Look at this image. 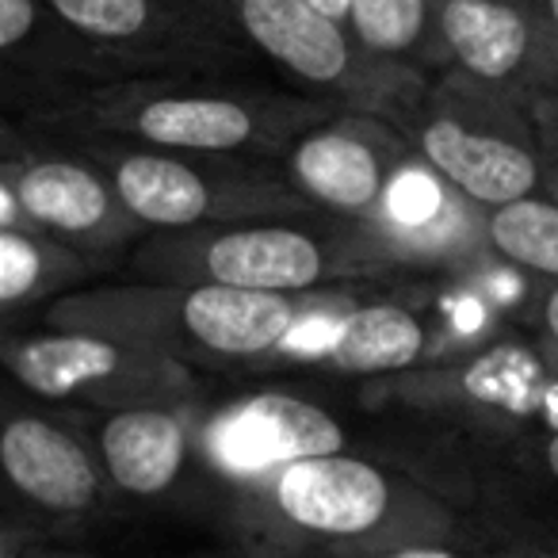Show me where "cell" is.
<instances>
[{
    "mask_svg": "<svg viewBox=\"0 0 558 558\" xmlns=\"http://www.w3.org/2000/svg\"><path fill=\"white\" fill-rule=\"evenodd\" d=\"M226 532L248 558H356L410 543L489 547L486 527L456 497L375 451L295 459L233 489Z\"/></svg>",
    "mask_w": 558,
    "mask_h": 558,
    "instance_id": "cell-1",
    "label": "cell"
},
{
    "mask_svg": "<svg viewBox=\"0 0 558 558\" xmlns=\"http://www.w3.org/2000/svg\"><path fill=\"white\" fill-rule=\"evenodd\" d=\"M337 111L341 108L326 100L283 85L245 81L241 73H165L100 88L32 131L100 134L184 154L283 161L306 131Z\"/></svg>",
    "mask_w": 558,
    "mask_h": 558,
    "instance_id": "cell-2",
    "label": "cell"
},
{
    "mask_svg": "<svg viewBox=\"0 0 558 558\" xmlns=\"http://www.w3.org/2000/svg\"><path fill=\"white\" fill-rule=\"evenodd\" d=\"M333 303L329 295H264V291L207 288V283H157L123 279L93 283L58 299L35 329H81L134 349L161 352L195 372L215 367H264L288 349Z\"/></svg>",
    "mask_w": 558,
    "mask_h": 558,
    "instance_id": "cell-3",
    "label": "cell"
},
{
    "mask_svg": "<svg viewBox=\"0 0 558 558\" xmlns=\"http://www.w3.org/2000/svg\"><path fill=\"white\" fill-rule=\"evenodd\" d=\"M126 268L134 279L207 283L264 295H329L398 276L395 264L356 226L322 210L149 233L134 245Z\"/></svg>",
    "mask_w": 558,
    "mask_h": 558,
    "instance_id": "cell-4",
    "label": "cell"
},
{
    "mask_svg": "<svg viewBox=\"0 0 558 558\" xmlns=\"http://www.w3.org/2000/svg\"><path fill=\"white\" fill-rule=\"evenodd\" d=\"M360 402L383 417L444 428L459 456L558 421V349L505 329L456 356L364 383Z\"/></svg>",
    "mask_w": 558,
    "mask_h": 558,
    "instance_id": "cell-5",
    "label": "cell"
},
{
    "mask_svg": "<svg viewBox=\"0 0 558 558\" xmlns=\"http://www.w3.org/2000/svg\"><path fill=\"white\" fill-rule=\"evenodd\" d=\"M65 138H73L100 165L119 199L146 222L149 233L295 218L314 210L295 192L279 161L184 154V149L138 146L100 134H65Z\"/></svg>",
    "mask_w": 558,
    "mask_h": 558,
    "instance_id": "cell-6",
    "label": "cell"
},
{
    "mask_svg": "<svg viewBox=\"0 0 558 558\" xmlns=\"http://www.w3.org/2000/svg\"><path fill=\"white\" fill-rule=\"evenodd\" d=\"M402 134L428 169L486 210L547 195L550 157L535 123V104L509 88L463 70H444Z\"/></svg>",
    "mask_w": 558,
    "mask_h": 558,
    "instance_id": "cell-7",
    "label": "cell"
},
{
    "mask_svg": "<svg viewBox=\"0 0 558 558\" xmlns=\"http://www.w3.org/2000/svg\"><path fill=\"white\" fill-rule=\"evenodd\" d=\"M253 50L295 93L326 100L341 111H367L398 131L410 126L425 100L433 73L372 54L349 24L311 0H226Z\"/></svg>",
    "mask_w": 558,
    "mask_h": 558,
    "instance_id": "cell-8",
    "label": "cell"
},
{
    "mask_svg": "<svg viewBox=\"0 0 558 558\" xmlns=\"http://www.w3.org/2000/svg\"><path fill=\"white\" fill-rule=\"evenodd\" d=\"M0 360L12 387L58 410H146L207 402V383L192 364L81 329L4 333Z\"/></svg>",
    "mask_w": 558,
    "mask_h": 558,
    "instance_id": "cell-9",
    "label": "cell"
},
{
    "mask_svg": "<svg viewBox=\"0 0 558 558\" xmlns=\"http://www.w3.org/2000/svg\"><path fill=\"white\" fill-rule=\"evenodd\" d=\"M0 187L24 207V222L85 253L104 271L131 260L149 238L146 222L119 199L104 169L65 134H47L4 119Z\"/></svg>",
    "mask_w": 558,
    "mask_h": 558,
    "instance_id": "cell-10",
    "label": "cell"
},
{
    "mask_svg": "<svg viewBox=\"0 0 558 558\" xmlns=\"http://www.w3.org/2000/svg\"><path fill=\"white\" fill-rule=\"evenodd\" d=\"M126 81L241 73L256 62L226 0H47Z\"/></svg>",
    "mask_w": 558,
    "mask_h": 558,
    "instance_id": "cell-11",
    "label": "cell"
},
{
    "mask_svg": "<svg viewBox=\"0 0 558 558\" xmlns=\"http://www.w3.org/2000/svg\"><path fill=\"white\" fill-rule=\"evenodd\" d=\"M360 451V436L333 405L306 390H253L203 410L199 471L215 494H233L295 459Z\"/></svg>",
    "mask_w": 558,
    "mask_h": 558,
    "instance_id": "cell-12",
    "label": "cell"
},
{
    "mask_svg": "<svg viewBox=\"0 0 558 558\" xmlns=\"http://www.w3.org/2000/svg\"><path fill=\"white\" fill-rule=\"evenodd\" d=\"M0 466L12 501L43 527H96L119 512L93 440L47 402L9 398L0 425Z\"/></svg>",
    "mask_w": 558,
    "mask_h": 558,
    "instance_id": "cell-13",
    "label": "cell"
},
{
    "mask_svg": "<svg viewBox=\"0 0 558 558\" xmlns=\"http://www.w3.org/2000/svg\"><path fill=\"white\" fill-rule=\"evenodd\" d=\"M413 161L417 149L395 123L367 111H337L306 131L279 165L314 210L364 226Z\"/></svg>",
    "mask_w": 558,
    "mask_h": 558,
    "instance_id": "cell-14",
    "label": "cell"
},
{
    "mask_svg": "<svg viewBox=\"0 0 558 558\" xmlns=\"http://www.w3.org/2000/svg\"><path fill=\"white\" fill-rule=\"evenodd\" d=\"M126 81L47 0H0L4 119L35 126L85 96Z\"/></svg>",
    "mask_w": 558,
    "mask_h": 558,
    "instance_id": "cell-15",
    "label": "cell"
},
{
    "mask_svg": "<svg viewBox=\"0 0 558 558\" xmlns=\"http://www.w3.org/2000/svg\"><path fill=\"white\" fill-rule=\"evenodd\" d=\"M207 402L62 413L93 440L119 509H157L187 501L195 478H203L199 421Z\"/></svg>",
    "mask_w": 558,
    "mask_h": 558,
    "instance_id": "cell-16",
    "label": "cell"
},
{
    "mask_svg": "<svg viewBox=\"0 0 558 558\" xmlns=\"http://www.w3.org/2000/svg\"><path fill=\"white\" fill-rule=\"evenodd\" d=\"M459 505L501 543L558 550V421L456 456Z\"/></svg>",
    "mask_w": 558,
    "mask_h": 558,
    "instance_id": "cell-17",
    "label": "cell"
},
{
    "mask_svg": "<svg viewBox=\"0 0 558 558\" xmlns=\"http://www.w3.org/2000/svg\"><path fill=\"white\" fill-rule=\"evenodd\" d=\"M448 70L543 100L558 93V32L532 0H436Z\"/></svg>",
    "mask_w": 558,
    "mask_h": 558,
    "instance_id": "cell-18",
    "label": "cell"
},
{
    "mask_svg": "<svg viewBox=\"0 0 558 558\" xmlns=\"http://www.w3.org/2000/svg\"><path fill=\"white\" fill-rule=\"evenodd\" d=\"M398 276L436 268H463L489 253L486 207L466 199L425 161H413L390 187L379 215L356 226Z\"/></svg>",
    "mask_w": 558,
    "mask_h": 558,
    "instance_id": "cell-19",
    "label": "cell"
},
{
    "mask_svg": "<svg viewBox=\"0 0 558 558\" xmlns=\"http://www.w3.org/2000/svg\"><path fill=\"white\" fill-rule=\"evenodd\" d=\"M433 360H440L433 314L402 299H367L337 318L333 337L314 367L333 379L372 383L413 372Z\"/></svg>",
    "mask_w": 558,
    "mask_h": 558,
    "instance_id": "cell-20",
    "label": "cell"
},
{
    "mask_svg": "<svg viewBox=\"0 0 558 558\" xmlns=\"http://www.w3.org/2000/svg\"><path fill=\"white\" fill-rule=\"evenodd\" d=\"M104 276L96 260L32 222H0V314L4 333L35 329L39 318L73 291L93 288Z\"/></svg>",
    "mask_w": 558,
    "mask_h": 558,
    "instance_id": "cell-21",
    "label": "cell"
},
{
    "mask_svg": "<svg viewBox=\"0 0 558 558\" xmlns=\"http://www.w3.org/2000/svg\"><path fill=\"white\" fill-rule=\"evenodd\" d=\"M344 24L372 54L387 62L410 65L433 77L448 70L436 0H352Z\"/></svg>",
    "mask_w": 558,
    "mask_h": 558,
    "instance_id": "cell-22",
    "label": "cell"
},
{
    "mask_svg": "<svg viewBox=\"0 0 558 558\" xmlns=\"http://www.w3.org/2000/svg\"><path fill=\"white\" fill-rule=\"evenodd\" d=\"M486 238L494 260L539 283H558V199L532 195L486 210Z\"/></svg>",
    "mask_w": 558,
    "mask_h": 558,
    "instance_id": "cell-23",
    "label": "cell"
},
{
    "mask_svg": "<svg viewBox=\"0 0 558 558\" xmlns=\"http://www.w3.org/2000/svg\"><path fill=\"white\" fill-rule=\"evenodd\" d=\"M482 555H486V547H466V543H410V547H390L356 558H482Z\"/></svg>",
    "mask_w": 558,
    "mask_h": 558,
    "instance_id": "cell-24",
    "label": "cell"
},
{
    "mask_svg": "<svg viewBox=\"0 0 558 558\" xmlns=\"http://www.w3.org/2000/svg\"><path fill=\"white\" fill-rule=\"evenodd\" d=\"M532 326L550 349H558V283H539V279H535Z\"/></svg>",
    "mask_w": 558,
    "mask_h": 558,
    "instance_id": "cell-25",
    "label": "cell"
},
{
    "mask_svg": "<svg viewBox=\"0 0 558 558\" xmlns=\"http://www.w3.org/2000/svg\"><path fill=\"white\" fill-rule=\"evenodd\" d=\"M4 558H93L85 550H65V547H43L32 535L20 539V527L9 524V535H4Z\"/></svg>",
    "mask_w": 558,
    "mask_h": 558,
    "instance_id": "cell-26",
    "label": "cell"
},
{
    "mask_svg": "<svg viewBox=\"0 0 558 558\" xmlns=\"http://www.w3.org/2000/svg\"><path fill=\"white\" fill-rule=\"evenodd\" d=\"M535 123H539V138L550 161H558V93L535 100Z\"/></svg>",
    "mask_w": 558,
    "mask_h": 558,
    "instance_id": "cell-27",
    "label": "cell"
},
{
    "mask_svg": "<svg viewBox=\"0 0 558 558\" xmlns=\"http://www.w3.org/2000/svg\"><path fill=\"white\" fill-rule=\"evenodd\" d=\"M482 558H558V550L539 547V543H494Z\"/></svg>",
    "mask_w": 558,
    "mask_h": 558,
    "instance_id": "cell-28",
    "label": "cell"
},
{
    "mask_svg": "<svg viewBox=\"0 0 558 558\" xmlns=\"http://www.w3.org/2000/svg\"><path fill=\"white\" fill-rule=\"evenodd\" d=\"M311 4H318L322 12H329V16H337V20H349L352 0H311Z\"/></svg>",
    "mask_w": 558,
    "mask_h": 558,
    "instance_id": "cell-29",
    "label": "cell"
},
{
    "mask_svg": "<svg viewBox=\"0 0 558 558\" xmlns=\"http://www.w3.org/2000/svg\"><path fill=\"white\" fill-rule=\"evenodd\" d=\"M532 4L543 12V16H547V24L558 32V0H532Z\"/></svg>",
    "mask_w": 558,
    "mask_h": 558,
    "instance_id": "cell-30",
    "label": "cell"
},
{
    "mask_svg": "<svg viewBox=\"0 0 558 558\" xmlns=\"http://www.w3.org/2000/svg\"><path fill=\"white\" fill-rule=\"evenodd\" d=\"M187 558H248V555H245L241 547H233V543H230L226 550H199V555H187Z\"/></svg>",
    "mask_w": 558,
    "mask_h": 558,
    "instance_id": "cell-31",
    "label": "cell"
},
{
    "mask_svg": "<svg viewBox=\"0 0 558 558\" xmlns=\"http://www.w3.org/2000/svg\"><path fill=\"white\" fill-rule=\"evenodd\" d=\"M547 195L558 199V161H550V169H547Z\"/></svg>",
    "mask_w": 558,
    "mask_h": 558,
    "instance_id": "cell-32",
    "label": "cell"
}]
</instances>
